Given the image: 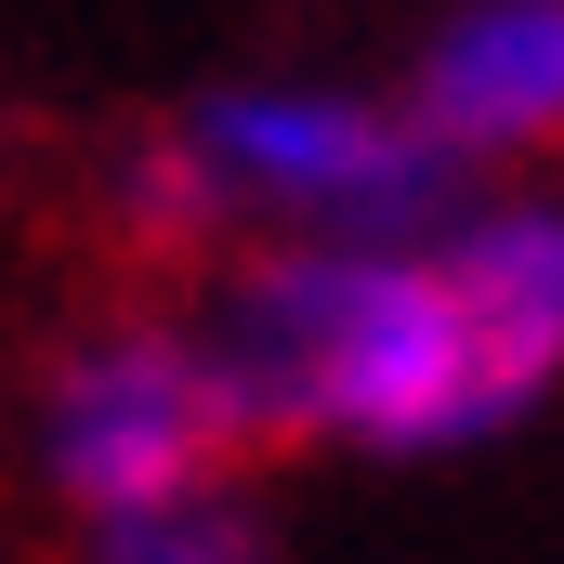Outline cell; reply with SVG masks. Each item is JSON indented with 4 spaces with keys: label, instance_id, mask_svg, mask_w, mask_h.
Instances as JSON below:
<instances>
[{
    "label": "cell",
    "instance_id": "obj_1",
    "mask_svg": "<svg viewBox=\"0 0 564 564\" xmlns=\"http://www.w3.org/2000/svg\"><path fill=\"white\" fill-rule=\"evenodd\" d=\"M250 459H486L564 408V171L459 184L421 237H302L197 276Z\"/></svg>",
    "mask_w": 564,
    "mask_h": 564
},
{
    "label": "cell",
    "instance_id": "obj_2",
    "mask_svg": "<svg viewBox=\"0 0 564 564\" xmlns=\"http://www.w3.org/2000/svg\"><path fill=\"white\" fill-rule=\"evenodd\" d=\"M459 197V171L421 144L394 79H328V66H237L184 93L158 132L119 144L106 210L144 263H237L302 237H421Z\"/></svg>",
    "mask_w": 564,
    "mask_h": 564
},
{
    "label": "cell",
    "instance_id": "obj_3",
    "mask_svg": "<svg viewBox=\"0 0 564 564\" xmlns=\"http://www.w3.org/2000/svg\"><path fill=\"white\" fill-rule=\"evenodd\" d=\"M13 473H26V499H40L66 539L250 486L263 459H250L237 381H224V355H210V328H197V289H119V302L66 315V328L26 355Z\"/></svg>",
    "mask_w": 564,
    "mask_h": 564
},
{
    "label": "cell",
    "instance_id": "obj_4",
    "mask_svg": "<svg viewBox=\"0 0 564 564\" xmlns=\"http://www.w3.org/2000/svg\"><path fill=\"white\" fill-rule=\"evenodd\" d=\"M394 106L421 119V144L459 184H552L564 171V0H446L394 66Z\"/></svg>",
    "mask_w": 564,
    "mask_h": 564
},
{
    "label": "cell",
    "instance_id": "obj_5",
    "mask_svg": "<svg viewBox=\"0 0 564 564\" xmlns=\"http://www.w3.org/2000/svg\"><path fill=\"white\" fill-rule=\"evenodd\" d=\"M66 564H289V539L263 486H224V499L144 512V525H93V539H66Z\"/></svg>",
    "mask_w": 564,
    "mask_h": 564
}]
</instances>
